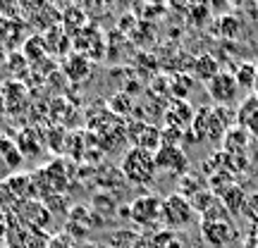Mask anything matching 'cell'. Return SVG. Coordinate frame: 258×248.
Wrapping results in <instances>:
<instances>
[{"label": "cell", "mask_w": 258, "mask_h": 248, "mask_svg": "<svg viewBox=\"0 0 258 248\" xmlns=\"http://www.w3.org/2000/svg\"><path fill=\"white\" fill-rule=\"evenodd\" d=\"M156 157L148 150H141V148H129L124 157H122V175L129 184L134 186H148L156 182Z\"/></svg>", "instance_id": "obj_1"}, {"label": "cell", "mask_w": 258, "mask_h": 248, "mask_svg": "<svg viewBox=\"0 0 258 248\" xmlns=\"http://www.w3.org/2000/svg\"><path fill=\"white\" fill-rule=\"evenodd\" d=\"M8 236H5V248H48L50 246V234L36 227L22 224L15 220L12 215H8Z\"/></svg>", "instance_id": "obj_2"}, {"label": "cell", "mask_w": 258, "mask_h": 248, "mask_svg": "<svg viewBox=\"0 0 258 248\" xmlns=\"http://www.w3.org/2000/svg\"><path fill=\"white\" fill-rule=\"evenodd\" d=\"M15 220H19L22 224L36 227V229L48 231L53 224V212L46 208V203L41 198H29V201H19L15 205V210L10 212Z\"/></svg>", "instance_id": "obj_3"}, {"label": "cell", "mask_w": 258, "mask_h": 248, "mask_svg": "<svg viewBox=\"0 0 258 248\" xmlns=\"http://www.w3.org/2000/svg\"><path fill=\"white\" fill-rule=\"evenodd\" d=\"M132 222L139 227H156L163 220V198L158 196H139L137 201L127 208Z\"/></svg>", "instance_id": "obj_4"}, {"label": "cell", "mask_w": 258, "mask_h": 248, "mask_svg": "<svg viewBox=\"0 0 258 248\" xmlns=\"http://www.w3.org/2000/svg\"><path fill=\"white\" fill-rule=\"evenodd\" d=\"M194 217L191 203L186 201L182 193H172L163 198V222L167 227H184Z\"/></svg>", "instance_id": "obj_5"}, {"label": "cell", "mask_w": 258, "mask_h": 248, "mask_svg": "<svg viewBox=\"0 0 258 248\" xmlns=\"http://www.w3.org/2000/svg\"><path fill=\"white\" fill-rule=\"evenodd\" d=\"M201 236L213 248H227L237 236V229L230 220H203Z\"/></svg>", "instance_id": "obj_6"}, {"label": "cell", "mask_w": 258, "mask_h": 248, "mask_svg": "<svg viewBox=\"0 0 258 248\" xmlns=\"http://www.w3.org/2000/svg\"><path fill=\"white\" fill-rule=\"evenodd\" d=\"M208 96L218 105H232L239 96V86L234 81V74L232 72H220L218 76H213L208 81Z\"/></svg>", "instance_id": "obj_7"}, {"label": "cell", "mask_w": 258, "mask_h": 248, "mask_svg": "<svg viewBox=\"0 0 258 248\" xmlns=\"http://www.w3.org/2000/svg\"><path fill=\"white\" fill-rule=\"evenodd\" d=\"M156 157V167L158 170H163V172H170V175H186V155L182 153V148L179 146H160L153 153Z\"/></svg>", "instance_id": "obj_8"}, {"label": "cell", "mask_w": 258, "mask_h": 248, "mask_svg": "<svg viewBox=\"0 0 258 248\" xmlns=\"http://www.w3.org/2000/svg\"><path fill=\"white\" fill-rule=\"evenodd\" d=\"M127 136H132L134 148H141V150H148V153H156L158 148L163 146L160 129L153 127V124H146V122H132Z\"/></svg>", "instance_id": "obj_9"}, {"label": "cell", "mask_w": 258, "mask_h": 248, "mask_svg": "<svg viewBox=\"0 0 258 248\" xmlns=\"http://www.w3.org/2000/svg\"><path fill=\"white\" fill-rule=\"evenodd\" d=\"M0 189L12 196V201L19 203V201H29V198H38L36 196V189H34V179L31 175L27 172H12L10 177H5L0 182Z\"/></svg>", "instance_id": "obj_10"}, {"label": "cell", "mask_w": 258, "mask_h": 248, "mask_svg": "<svg viewBox=\"0 0 258 248\" xmlns=\"http://www.w3.org/2000/svg\"><path fill=\"white\" fill-rule=\"evenodd\" d=\"M165 122L170 129H177V131H184L186 127H191L194 124V110L191 105L182 98H177L172 101V105L165 110Z\"/></svg>", "instance_id": "obj_11"}, {"label": "cell", "mask_w": 258, "mask_h": 248, "mask_svg": "<svg viewBox=\"0 0 258 248\" xmlns=\"http://www.w3.org/2000/svg\"><path fill=\"white\" fill-rule=\"evenodd\" d=\"M0 96H3V103H5V112H24L29 103L27 89L19 81H8L0 89Z\"/></svg>", "instance_id": "obj_12"}, {"label": "cell", "mask_w": 258, "mask_h": 248, "mask_svg": "<svg viewBox=\"0 0 258 248\" xmlns=\"http://www.w3.org/2000/svg\"><path fill=\"white\" fill-rule=\"evenodd\" d=\"M220 203L225 205V210L227 212H232V215H241V212L246 210V196H244V191H241L239 186H234V184H230V186H222L220 191Z\"/></svg>", "instance_id": "obj_13"}, {"label": "cell", "mask_w": 258, "mask_h": 248, "mask_svg": "<svg viewBox=\"0 0 258 248\" xmlns=\"http://www.w3.org/2000/svg\"><path fill=\"white\" fill-rule=\"evenodd\" d=\"M62 69L72 81H84L89 76V72H91V62H89V57L84 53H72V55H67Z\"/></svg>", "instance_id": "obj_14"}, {"label": "cell", "mask_w": 258, "mask_h": 248, "mask_svg": "<svg viewBox=\"0 0 258 248\" xmlns=\"http://www.w3.org/2000/svg\"><path fill=\"white\" fill-rule=\"evenodd\" d=\"M60 27L64 29L67 36H77V34H82V29L86 27V15H84L77 5H72V8H67L62 15H60Z\"/></svg>", "instance_id": "obj_15"}, {"label": "cell", "mask_w": 258, "mask_h": 248, "mask_svg": "<svg viewBox=\"0 0 258 248\" xmlns=\"http://www.w3.org/2000/svg\"><path fill=\"white\" fill-rule=\"evenodd\" d=\"M0 157L5 160V165H8L10 170H17V167H22V162H24V155H22V150H19L17 141L5 136V134H0Z\"/></svg>", "instance_id": "obj_16"}, {"label": "cell", "mask_w": 258, "mask_h": 248, "mask_svg": "<svg viewBox=\"0 0 258 248\" xmlns=\"http://www.w3.org/2000/svg\"><path fill=\"white\" fill-rule=\"evenodd\" d=\"M232 74H234V81L239 86V91L253 93V84H256V62L244 60V62L237 64V69Z\"/></svg>", "instance_id": "obj_17"}, {"label": "cell", "mask_w": 258, "mask_h": 248, "mask_svg": "<svg viewBox=\"0 0 258 248\" xmlns=\"http://www.w3.org/2000/svg\"><path fill=\"white\" fill-rule=\"evenodd\" d=\"M191 69H194V76L196 79H201V81H211L213 76H218L220 74V67H218V60L213 55H199L196 60H194L191 64Z\"/></svg>", "instance_id": "obj_18"}, {"label": "cell", "mask_w": 258, "mask_h": 248, "mask_svg": "<svg viewBox=\"0 0 258 248\" xmlns=\"http://www.w3.org/2000/svg\"><path fill=\"white\" fill-rule=\"evenodd\" d=\"M246 141H249V131L241 127H234L225 131V150L227 155H241L246 150Z\"/></svg>", "instance_id": "obj_19"}, {"label": "cell", "mask_w": 258, "mask_h": 248, "mask_svg": "<svg viewBox=\"0 0 258 248\" xmlns=\"http://www.w3.org/2000/svg\"><path fill=\"white\" fill-rule=\"evenodd\" d=\"M17 146L22 150V155H38L41 153V141L34 129H22L17 134Z\"/></svg>", "instance_id": "obj_20"}, {"label": "cell", "mask_w": 258, "mask_h": 248, "mask_svg": "<svg viewBox=\"0 0 258 248\" xmlns=\"http://www.w3.org/2000/svg\"><path fill=\"white\" fill-rule=\"evenodd\" d=\"M258 110V98L253 96V93H249V96H244V103L239 105V110H237V127H246V122L256 115Z\"/></svg>", "instance_id": "obj_21"}, {"label": "cell", "mask_w": 258, "mask_h": 248, "mask_svg": "<svg viewBox=\"0 0 258 248\" xmlns=\"http://www.w3.org/2000/svg\"><path fill=\"white\" fill-rule=\"evenodd\" d=\"M24 55H27L29 62H41L43 57L48 55L46 53V46H43V38L41 36H31L24 43Z\"/></svg>", "instance_id": "obj_22"}, {"label": "cell", "mask_w": 258, "mask_h": 248, "mask_svg": "<svg viewBox=\"0 0 258 248\" xmlns=\"http://www.w3.org/2000/svg\"><path fill=\"white\" fill-rule=\"evenodd\" d=\"M237 29H239V22H237L234 17H222L220 19V31L225 34V36H234Z\"/></svg>", "instance_id": "obj_23"}, {"label": "cell", "mask_w": 258, "mask_h": 248, "mask_svg": "<svg viewBox=\"0 0 258 248\" xmlns=\"http://www.w3.org/2000/svg\"><path fill=\"white\" fill-rule=\"evenodd\" d=\"M8 227H10L8 215L0 212V243H3V246H5V236H8Z\"/></svg>", "instance_id": "obj_24"}, {"label": "cell", "mask_w": 258, "mask_h": 248, "mask_svg": "<svg viewBox=\"0 0 258 248\" xmlns=\"http://www.w3.org/2000/svg\"><path fill=\"white\" fill-rule=\"evenodd\" d=\"M246 131H249V134H253V136L258 138V110H256V115H253V117H251L249 122H246Z\"/></svg>", "instance_id": "obj_25"}, {"label": "cell", "mask_w": 258, "mask_h": 248, "mask_svg": "<svg viewBox=\"0 0 258 248\" xmlns=\"http://www.w3.org/2000/svg\"><path fill=\"white\" fill-rule=\"evenodd\" d=\"M253 96L258 98V62H256V84H253Z\"/></svg>", "instance_id": "obj_26"}, {"label": "cell", "mask_w": 258, "mask_h": 248, "mask_svg": "<svg viewBox=\"0 0 258 248\" xmlns=\"http://www.w3.org/2000/svg\"><path fill=\"white\" fill-rule=\"evenodd\" d=\"M0 248H5V246H0Z\"/></svg>", "instance_id": "obj_27"}]
</instances>
